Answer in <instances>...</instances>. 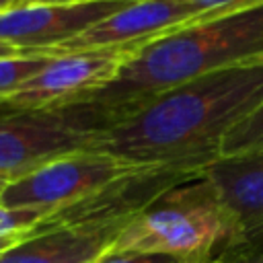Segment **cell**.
I'll use <instances>...</instances> for the list:
<instances>
[{"mask_svg": "<svg viewBox=\"0 0 263 263\" xmlns=\"http://www.w3.org/2000/svg\"><path fill=\"white\" fill-rule=\"evenodd\" d=\"M242 245L247 242L234 216L201 175L171 189L132 220L109 253L168 255L183 263H214Z\"/></svg>", "mask_w": 263, "mask_h": 263, "instance_id": "obj_3", "label": "cell"}, {"mask_svg": "<svg viewBox=\"0 0 263 263\" xmlns=\"http://www.w3.org/2000/svg\"><path fill=\"white\" fill-rule=\"evenodd\" d=\"M134 0L25 2L0 12V41L23 53H49Z\"/></svg>", "mask_w": 263, "mask_h": 263, "instance_id": "obj_8", "label": "cell"}, {"mask_svg": "<svg viewBox=\"0 0 263 263\" xmlns=\"http://www.w3.org/2000/svg\"><path fill=\"white\" fill-rule=\"evenodd\" d=\"M47 210L39 208H6L0 205V238H25L47 218Z\"/></svg>", "mask_w": 263, "mask_h": 263, "instance_id": "obj_14", "label": "cell"}, {"mask_svg": "<svg viewBox=\"0 0 263 263\" xmlns=\"http://www.w3.org/2000/svg\"><path fill=\"white\" fill-rule=\"evenodd\" d=\"M247 247H238L222 257H218L214 263H232ZM99 263H183L168 255H140V253H107Z\"/></svg>", "mask_w": 263, "mask_h": 263, "instance_id": "obj_15", "label": "cell"}, {"mask_svg": "<svg viewBox=\"0 0 263 263\" xmlns=\"http://www.w3.org/2000/svg\"><path fill=\"white\" fill-rule=\"evenodd\" d=\"M53 55L47 53H21L10 58H0V103L4 105L14 97L31 78H35Z\"/></svg>", "mask_w": 263, "mask_h": 263, "instance_id": "obj_12", "label": "cell"}, {"mask_svg": "<svg viewBox=\"0 0 263 263\" xmlns=\"http://www.w3.org/2000/svg\"><path fill=\"white\" fill-rule=\"evenodd\" d=\"M261 150H263V103L226 136L220 158H230Z\"/></svg>", "mask_w": 263, "mask_h": 263, "instance_id": "obj_13", "label": "cell"}, {"mask_svg": "<svg viewBox=\"0 0 263 263\" xmlns=\"http://www.w3.org/2000/svg\"><path fill=\"white\" fill-rule=\"evenodd\" d=\"M18 240H23V238H0V255H2L4 251H8L10 247H14Z\"/></svg>", "mask_w": 263, "mask_h": 263, "instance_id": "obj_19", "label": "cell"}, {"mask_svg": "<svg viewBox=\"0 0 263 263\" xmlns=\"http://www.w3.org/2000/svg\"><path fill=\"white\" fill-rule=\"evenodd\" d=\"M201 175L203 168L193 166H142L72 205L49 212L37 230L55 226H90L121 232L164 193Z\"/></svg>", "mask_w": 263, "mask_h": 263, "instance_id": "obj_6", "label": "cell"}, {"mask_svg": "<svg viewBox=\"0 0 263 263\" xmlns=\"http://www.w3.org/2000/svg\"><path fill=\"white\" fill-rule=\"evenodd\" d=\"M2 111H4V105H2V103H0V113H2Z\"/></svg>", "mask_w": 263, "mask_h": 263, "instance_id": "obj_23", "label": "cell"}, {"mask_svg": "<svg viewBox=\"0 0 263 263\" xmlns=\"http://www.w3.org/2000/svg\"><path fill=\"white\" fill-rule=\"evenodd\" d=\"M261 60H263V58H261Z\"/></svg>", "mask_w": 263, "mask_h": 263, "instance_id": "obj_24", "label": "cell"}, {"mask_svg": "<svg viewBox=\"0 0 263 263\" xmlns=\"http://www.w3.org/2000/svg\"><path fill=\"white\" fill-rule=\"evenodd\" d=\"M18 4H21V0H0V12H6Z\"/></svg>", "mask_w": 263, "mask_h": 263, "instance_id": "obj_20", "label": "cell"}, {"mask_svg": "<svg viewBox=\"0 0 263 263\" xmlns=\"http://www.w3.org/2000/svg\"><path fill=\"white\" fill-rule=\"evenodd\" d=\"M203 175L234 216L242 240L263 245V150L218 158Z\"/></svg>", "mask_w": 263, "mask_h": 263, "instance_id": "obj_10", "label": "cell"}, {"mask_svg": "<svg viewBox=\"0 0 263 263\" xmlns=\"http://www.w3.org/2000/svg\"><path fill=\"white\" fill-rule=\"evenodd\" d=\"M23 51L21 49H16V47H12V45H8V43H2L0 41V58H10V55H21Z\"/></svg>", "mask_w": 263, "mask_h": 263, "instance_id": "obj_18", "label": "cell"}, {"mask_svg": "<svg viewBox=\"0 0 263 263\" xmlns=\"http://www.w3.org/2000/svg\"><path fill=\"white\" fill-rule=\"evenodd\" d=\"M205 16L216 14L203 12L181 0H134L111 16L95 23L84 33L58 45L47 55L76 51H115L134 55L156 39Z\"/></svg>", "mask_w": 263, "mask_h": 263, "instance_id": "obj_7", "label": "cell"}, {"mask_svg": "<svg viewBox=\"0 0 263 263\" xmlns=\"http://www.w3.org/2000/svg\"><path fill=\"white\" fill-rule=\"evenodd\" d=\"M138 168L142 166L101 150L66 154L8 181L2 191L0 205L53 212L97 193L99 189Z\"/></svg>", "mask_w": 263, "mask_h": 263, "instance_id": "obj_5", "label": "cell"}, {"mask_svg": "<svg viewBox=\"0 0 263 263\" xmlns=\"http://www.w3.org/2000/svg\"><path fill=\"white\" fill-rule=\"evenodd\" d=\"M25 2H84V0H21V4Z\"/></svg>", "mask_w": 263, "mask_h": 263, "instance_id": "obj_21", "label": "cell"}, {"mask_svg": "<svg viewBox=\"0 0 263 263\" xmlns=\"http://www.w3.org/2000/svg\"><path fill=\"white\" fill-rule=\"evenodd\" d=\"M261 58L263 6L205 16L134 53L113 82L84 101L103 105L121 119L175 86Z\"/></svg>", "mask_w": 263, "mask_h": 263, "instance_id": "obj_2", "label": "cell"}, {"mask_svg": "<svg viewBox=\"0 0 263 263\" xmlns=\"http://www.w3.org/2000/svg\"><path fill=\"white\" fill-rule=\"evenodd\" d=\"M8 181H10L8 177H2V175H0V197H2V191H4V187L8 185Z\"/></svg>", "mask_w": 263, "mask_h": 263, "instance_id": "obj_22", "label": "cell"}, {"mask_svg": "<svg viewBox=\"0 0 263 263\" xmlns=\"http://www.w3.org/2000/svg\"><path fill=\"white\" fill-rule=\"evenodd\" d=\"M117 121L92 101L53 109H6L0 113V175L10 181L66 154L97 150Z\"/></svg>", "mask_w": 263, "mask_h": 263, "instance_id": "obj_4", "label": "cell"}, {"mask_svg": "<svg viewBox=\"0 0 263 263\" xmlns=\"http://www.w3.org/2000/svg\"><path fill=\"white\" fill-rule=\"evenodd\" d=\"M132 55L115 51H76L53 55L51 62L31 78L6 109H53L80 103L115 80Z\"/></svg>", "mask_w": 263, "mask_h": 263, "instance_id": "obj_9", "label": "cell"}, {"mask_svg": "<svg viewBox=\"0 0 263 263\" xmlns=\"http://www.w3.org/2000/svg\"><path fill=\"white\" fill-rule=\"evenodd\" d=\"M263 103V60L224 68L132 109L99 140L97 150L138 166L208 168L226 136Z\"/></svg>", "mask_w": 263, "mask_h": 263, "instance_id": "obj_1", "label": "cell"}, {"mask_svg": "<svg viewBox=\"0 0 263 263\" xmlns=\"http://www.w3.org/2000/svg\"><path fill=\"white\" fill-rule=\"evenodd\" d=\"M232 263H263V247L251 245V247L245 249Z\"/></svg>", "mask_w": 263, "mask_h": 263, "instance_id": "obj_17", "label": "cell"}, {"mask_svg": "<svg viewBox=\"0 0 263 263\" xmlns=\"http://www.w3.org/2000/svg\"><path fill=\"white\" fill-rule=\"evenodd\" d=\"M191 6L201 8L203 12L210 14H228V12H238V10H249V8H259L263 6V0H181Z\"/></svg>", "mask_w": 263, "mask_h": 263, "instance_id": "obj_16", "label": "cell"}, {"mask_svg": "<svg viewBox=\"0 0 263 263\" xmlns=\"http://www.w3.org/2000/svg\"><path fill=\"white\" fill-rule=\"evenodd\" d=\"M119 230L90 226H55L27 234L0 255V263H99Z\"/></svg>", "mask_w": 263, "mask_h": 263, "instance_id": "obj_11", "label": "cell"}]
</instances>
